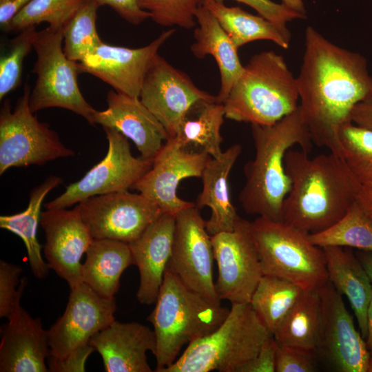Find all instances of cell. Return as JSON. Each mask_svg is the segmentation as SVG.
<instances>
[{"label": "cell", "instance_id": "4dcf8cb0", "mask_svg": "<svg viewBox=\"0 0 372 372\" xmlns=\"http://www.w3.org/2000/svg\"><path fill=\"white\" fill-rule=\"evenodd\" d=\"M304 291L283 278L263 275L249 303L273 335Z\"/></svg>", "mask_w": 372, "mask_h": 372}, {"label": "cell", "instance_id": "7dc6e473", "mask_svg": "<svg viewBox=\"0 0 372 372\" xmlns=\"http://www.w3.org/2000/svg\"><path fill=\"white\" fill-rule=\"evenodd\" d=\"M356 200L372 216V183L362 185Z\"/></svg>", "mask_w": 372, "mask_h": 372}, {"label": "cell", "instance_id": "836d02e7", "mask_svg": "<svg viewBox=\"0 0 372 372\" xmlns=\"http://www.w3.org/2000/svg\"><path fill=\"white\" fill-rule=\"evenodd\" d=\"M96 0H87L63 28V49L66 56L80 62L103 43L96 29Z\"/></svg>", "mask_w": 372, "mask_h": 372}, {"label": "cell", "instance_id": "e575fe53", "mask_svg": "<svg viewBox=\"0 0 372 372\" xmlns=\"http://www.w3.org/2000/svg\"><path fill=\"white\" fill-rule=\"evenodd\" d=\"M336 137L340 156L354 176L362 185L372 183V130L349 121Z\"/></svg>", "mask_w": 372, "mask_h": 372}, {"label": "cell", "instance_id": "7bdbcfd3", "mask_svg": "<svg viewBox=\"0 0 372 372\" xmlns=\"http://www.w3.org/2000/svg\"><path fill=\"white\" fill-rule=\"evenodd\" d=\"M278 344L273 335L263 344L258 354L245 364L239 372H274Z\"/></svg>", "mask_w": 372, "mask_h": 372}, {"label": "cell", "instance_id": "8d00e7d4", "mask_svg": "<svg viewBox=\"0 0 372 372\" xmlns=\"http://www.w3.org/2000/svg\"><path fill=\"white\" fill-rule=\"evenodd\" d=\"M37 32L36 26L19 30L8 41L0 58V100L21 85L25 58L34 49Z\"/></svg>", "mask_w": 372, "mask_h": 372}, {"label": "cell", "instance_id": "ba28073f", "mask_svg": "<svg viewBox=\"0 0 372 372\" xmlns=\"http://www.w3.org/2000/svg\"><path fill=\"white\" fill-rule=\"evenodd\" d=\"M37 55L32 72L37 79L29 105L35 113L39 110L59 107L83 117L94 125L96 110L85 99L77 83L81 74L79 63L69 59L63 49V28H46L37 32L34 43Z\"/></svg>", "mask_w": 372, "mask_h": 372}, {"label": "cell", "instance_id": "7402d4cb", "mask_svg": "<svg viewBox=\"0 0 372 372\" xmlns=\"http://www.w3.org/2000/svg\"><path fill=\"white\" fill-rule=\"evenodd\" d=\"M89 344L101 356L107 372H151L147 352L156 349L154 330L143 324L116 320L94 335Z\"/></svg>", "mask_w": 372, "mask_h": 372}, {"label": "cell", "instance_id": "44dd1931", "mask_svg": "<svg viewBox=\"0 0 372 372\" xmlns=\"http://www.w3.org/2000/svg\"><path fill=\"white\" fill-rule=\"evenodd\" d=\"M107 103L105 110L96 111L95 124L121 133L135 144L142 158L152 163L169 138L163 125L139 97L110 90Z\"/></svg>", "mask_w": 372, "mask_h": 372}, {"label": "cell", "instance_id": "8992f818", "mask_svg": "<svg viewBox=\"0 0 372 372\" xmlns=\"http://www.w3.org/2000/svg\"><path fill=\"white\" fill-rule=\"evenodd\" d=\"M271 335L250 303L231 304L218 329L187 345L163 372H239Z\"/></svg>", "mask_w": 372, "mask_h": 372}, {"label": "cell", "instance_id": "e0dca14e", "mask_svg": "<svg viewBox=\"0 0 372 372\" xmlns=\"http://www.w3.org/2000/svg\"><path fill=\"white\" fill-rule=\"evenodd\" d=\"M114 297L104 298L84 282L70 289L63 314L48 330L50 355L61 359L89 344L115 320Z\"/></svg>", "mask_w": 372, "mask_h": 372}, {"label": "cell", "instance_id": "603a6c76", "mask_svg": "<svg viewBox=\"0 0 372 372\" xmlns=\"http://www.w3.org/2000/svg\"><path fill=\"white\" fill-rule=\"evenodd\" d=\"M176 216L163 213L134 240L128 243L139 271L136 297L139 302L155 304L172 249Z\"/></svg>", "mask_w": 372, "mask_h": 372}, {"label": "cell", "instance_id": "f6af8a7d", "mask_svg": "<svg viewBox=\"0 0 372 372\" xmlns=\"http://www.w3.org/2000/svg\"><path fill=\"white\" fill-rule=\"evenodd\" d=\"M350 119L355 125L372 130V95L354 106Z\"/></svg>", "mask_w": 372, "mask_h": 372}, {"label": "cell", "instance_id": "d6986e66", "mask_svg": "<svg viewBox=\"0 0 372 372\" xmlns=\"http://www.w3.org/2000/svg\"><path fill=\"white\" fill-rule=\"evenodd\" d=\"M175 29L163 32L148 45L129 48L103 43L78 62L81 73L90 74L118 92L139 97L148 68L163 43Z\"/></svg>", "mask_w": 372, "mask_h": 372}, {"label": "cell", "instance_id": "3957f363", "mask_svg": "<svg viewBox=\"0 0 372 372\" xmlns=\"http://www.w3.org/2000/svg\"><path fill=\"white\" fill-rule=\"evenodd\" d=\"M255 156L244 167L245 184L238 199L243 210L276 221L282 220L284 200L291 189L285 167L293 145L310 153L313 142L300 107L271 125L251 124Z\"/></svg>", "mask_w": 372, "mask_h": 372}, {"label": "cell", "instance_id": "6da1fadb", "mask_svg": "<svg viewBox=\"0 0 372 372\" xmlns=\"http://www.w3.org/2000/svg\"><path fill=\"white\" fill-rule=\"evenodd\" d=\"M296 81L299 107L313 143L340 157L338 129L351 121L354 106L372 95V76L365 58L308 26Z\"/></svg>", "mask_w": 372, "mask_h": 372}, {"label": "cell", "instance_id": "ac0fdd59", "mask_svg": "<svg viewBox=\"0 0 372 372\" xmlns=\"http://www.w3.org/2000/svg\"><path fill=\"white\" fill-rule=\"evenodd\" d=\"M45 235L44 256L50 269L70 288L83 283L81 259L93 241L77 208L46 209L40 218Z\"/></svg>", "mask_w": 372, "mask_h": 372}, {"label": "cell", "instance_id": "d590c367", "mask_svg": "<svg viewBox=\"0 0 372 372\" xmlns=\"http://www.w3.org/2000/svg\"><path fill=\"white\" fill-rule=\"evenodd\" d=\"M87 0H31L12 19L6 32L21 30L42 22L63 28Z\"/></svg>", "mask_w": 372, "mask_h": 372}, {"label": "cell", "instance_id": "1f68e13d", "mask_svg": "<svg viewBox=\"0 0 372 372\" xmlns=\"http://www.w3.org/2000/svg\"><path fill=\"white\" fill-rule=\"evenodd\" d=\"M224 117L223 103L204 102L200 105L197 116L192 119L187 116L176 136L172 138L183 147H196L211 158H218L223 153L220 128Z\"/></svg>", "mask_w": 372, "mask_h": 372}, {"label": "cell", "instance_id": "ab89813d", "mask_svg": "<svg viewBox=\"0 0 372 372\" xmlns=\"http://www.w3.org/2000/svg\"><path fill=\"white\" fill-rule=\"evenodd\" d=\"M316 351L291 346L278 345L276 351V372H313L316 369Z\"/></svg>", "mask_w": 372, "mask_h": 372}, {"label": "cell", "instance_id": "7c38bea8", "mask_svg": "<svg viewBox=\"0 0 372 372\" xmlns=\"http://www.w3.org/2000/svg\"><path fill=\"white\" fill-rule=\"evenodd\" d=\"M139 99L174 138L191 110L216 96L199 89L187 74L157 54L144 78Z\"/></svg>", "mask_w": 372, "mask_h": 372}, {"label": "cell", "instance_id": "cb8c5ba5", "mask_svg": "<svg viewBox=\"0 0 372 372\" xmlns=\"http://www.w3.org/2000/svg\"><path fill=\"white\" fill-rule=\"evenodd\" d=\"M241 152L240 144L232 145L219 157H211L202 173L203 189L195 205L198 209L210 208L211 216L206 221L210 236L232 231L240 217L231 200L228 179Z\"/></svg>", "mask_w": 372, "mask_h": 372}, {"label": "cell", "instance_id": "30bf717a", "mask_svg": "<svg viewBox=\"0 0 372 372\" xmlns=\"http://www.w3.org/2000/svg\"><path fill=\"white\" fill-rule=\"evenodd\" d=\"M103 128L108 141L105 156L61 195L44 204L46 209H65L92 196L127 191L151 168L152 162L132 155L127 137Z\"/></svg>", "mask_w": 372, "mask_h": 372}, {"label": "cell", "instance_id": "74e56055", "mask_svg": "<svg viewBox=\"0 0 372 372\" xmlns=\"http://www.w3.org/2000/svg\"><path fill=\"white\" fill-rule=\"evenodd\" d=\"M205 0H137L140 8L157 24L190 29L196 25V14Z\"/></svg>", "mask_w": 372, "mask_h": 372}, {"label": "cell", "instance_id": "f907efd6", "mask_svg": "<svg viewBox=\"0 0 372 372\" xmlns=\"http://www.w3.org/2000/svg\"><path fill=\"white\" fill-rule=\"evenodd\" d=\"M282 4L289 8L305 15V9L302 0H282Z\"/></svg>", "mask_w": 372, "mask_h": 372}, {"label": "cell", "instance_id": "484cf974", "mask_svg": "<svg viewBox=\"0 0 372 372\" xmlns=\"http://www.w3.org/2000/svg\"><path fill=\"white\" fill-rule=\"evenodd\" d=\"M328 280L347 296L357 319L361 335L367 336V311L372 297V282L361 262L349 249L322 247Z\"/></svg>", "mask_w": 372, "mask_h": 372}, {"label": "cell", "instance_id": "2e32d148", "mask_svg": "<svg viewBox=\"0 0 372 372\" xmlns=\"http://www.w3.org/2000/svg\"><path fill=\"white\" fill-rule=\"evenodd\" d=\"M211 156L205 152H193L168 138L157 154L151 168L133 185L163 213L176 216L195 203L180 198L177 187L187 178H200Z\"/></svg>", "mask_w": 372, "mask_h": 372}, {"label": "cell", "instance_id": "9c48e42d", "mask_svg": "<svg viewBox=\"0 0 372 372\" xmlns=\"http://www.w3.org/2000/svg\"><path fill=\"white\" fill-rule=\"evenodd\" d=\"M30 92L25 83L13 111L10 100L3 101L0 111V175L10 167L42 165L75 154L63 145L56 132L31 111Z\"/></svg>", "mask_w": 372, "mask_h": 372}, {"label": "cell", "instance_id": "f35d334b", "mask_svg": "<svg viewBox=\"0 0 372 372\" xmlns=\"http://www.w3.org/2000/svg\"><path fill=\"white\" fill-rule=\"evenodd\" d=\"M22 268L17 265L0 260V316L8 318L14 306L20 301L27 284L26 278L21 280Z\"/></svg>", "mask_w": 372, "mask_h": 372}, {"label": "cell", "instance_id": "83f0119b", "mask_svg": "<svg viewBox=\"0 0 372 372\" xmlns=\"http://www.w3.org/2000/svg\"><path fill=\"white\" fill-rule=\"evenodd\" d=\"M203 5L216 17L237 49L257 40H269L284 49L289 46L291 34L287 27L224 3L205 0Z\"/></svg>", "mask_w": 372, "mask_h": 372}, {"label": "cell", "instance_id": "f546056e", "mask_svg": "<svg viewBox=\"0 0 372 372\" xmlns=\"http://www.w3.org/2000/svg\"><path fill=\"white\" fill-rule=\"evenodd\" d=\"M320 328V302L316 289L304 290L273 334L278 345L316 351Z\"/></svg>", "mask_w": 372, "mask_h": 372}, {"label": "cell", "instance_id": "52a82bcc", "mask_svg": "<svg viewBox=\"0 0 372 372\" xmlns=\"http://www.w3.org/2000/svg\"><path fill=\"white\" fill-rule=\"evenodd\" d=\"M250 228L263 275L283 278L304 290L318 289L328 280L323 249L309 234L262 217L250 222Z\"/></svg>", "mask_w": 372, "mask_h": 372}, {"label": "cell", "instance_id": "c3c4849f", "mask_svg": "<svg viewBox=\"0 0 372 372\" xmlns=\"http://www.w3.org/2000/svg\"><path fill=\"white\" fill-rule=\"evenodd\" d=\"M366 344L369 355H372V297L367 311V336Z\"/></svg>", "mask_w": 372, "mask_h": 372}, {"label": "cell", "instance_id": "277c9868", "mask_svg": "<svg viewBox=\"0 0 372 372\" xmlns=\"http://www.w3.org/2000/svg\"><path fill=\"white\" fill-rule=\"evenodd\" d=\"M229 311L188 288L167 267L155 307L147 318L156 335L154 371L163 372L177 360L185 345L218 329Z\"/></svg>", "mask_w": 372, "mask_h": 372}, {"label": "cell", "instance_id": "bcb514c9", "mask_svg": "<svg viewBox=\"0 0 372 372\" xmlns=\"http://www.w3.org/2000/svg\"><path fill=\"white\" fill-rule=\"evenodd\" d=\"M31 0H0V27L6 32L15 15Z\"/></svg>", "mask_w": 372, "mask_h": 372}, {"label": "cell", "instance_id": "9a60e30c", "mask_svg": "<svg viewBox=\"0 0 372 372\" xmlns=\"http://www.w3.org/2000/svg\"><path fill=\"white\" fill-rule=\"evenodd\" d=\"M320 328L318 351L341 372H367L369 352L342 294L328 280L318 289Z\"/></svg>", "mask_w": 372, "mask_h": 372}, {"label": "cell", "instance_id": "681fc988", "mask_svg": "<svg viewBox=\"0 0 372 372\" xmlns=\"http://www.w3.org/2000/svg\"><path fill=\"white\" fill-rule=\"evenodd\" d=\"M367 272L372 282V253L364 251L357 256Z\"/></svg>", "mask_w": 372, "mask_h": 372}, {"label": "cell", "instance_id": "ffe728a7", "mask_svg": "<svg viewBox=\"0 0 372 372\" xmlns=\"http://www.w3.org/2000/svg\"><path fill=\"white\" fill-rule=\"evenodd\" d=\"M8 322L1 329V372H47L50 354L48 331L39 318H32L21 305L14 306Z\"/></svg>", "mask_w": 372, "mask_h": 372}, {"label": "cell", "instance_id": "5b68a950", "mask_svg": "<svg viewBox=\"0 0 372 372\" xmlns=\"http://www.w3.org/2000/svg\"><path fill=\"white\" fill-rule=\"evenodd\" d=\"M296 78L284 57L272 50L254 54L223 102L225 117L271 125L298 107Z\"/></svg>", "mask_w": 372, "mask_h": 372}, {"label": "cell", "instance_id": "4fadbf2b", "mask_svg": "<svg viewBox=\"0 0 372 372\" xmlns=\"http://www.w3.org/2000/svg\"><path fill=\"white\" fill-rule=\"evenodd\" d=\"M76 207L93 239L127 243L136 239L163 213L141 193L128 190L92 196Z\"/></svg>", "mask_w": 372, "mask_h": 372}, {"label": "cell", "instance_id": "7a4b0ae2", "mask_svg": "<svg viewBox=\"0 0 372 372\" xmlns=\"http://www.w3.org/2000/svg\"><path fill=\"white\" fill-rule=\"evenodd\" d=\"M309 154L302 149L286 153L285 167L291 185L283 203L282 221L313 234L346 214L362 184L335 154L312 158Z\"/></svg>", "mask_w": 372, "mask_h": 372}, {"label": "cell", "instance_id": "4316f807", "mask_svg": "<svg viewBox=\"0 0 372 372\" xmlns=\"http://www.w3.org/2000/svg\"><path fill=\"white\" fill-rule=\"evenodd\" d=\"M82 264L83 282L102 297L114 298L123 272L134 265L129 244L112 239H94Z\"/></svg>", "mask_w": 372, "mask_h": 372}, {"label": "cell", "instance_id": "8fae6325", "mask_svg": "<svg viewBox=\"0 0 372 372\" xmlns=\"http://www.w3.org/2000/svg\"><path fill=\"white\" fill-rule=\"evenodd\" d=\"M211 236L218 266L215 287L219 299L231 304L249 303L263 276L250 221L239 217L232 231Z\"/></svg>", "mask_w": 372, "mask_h": 372}, {"label": "cell", "instance_id": "60d3db41", "mask_svg": "<svg viewBox=\"0 0 372 372\" xmlns=\"http://www.w3.org/2000/svg\"><path fill=\"white\" fill-rule=\"evenodd\" d=\"M223 3L225 0H211ZM254 8L260 16L281 26L287 27V23L296 19H304L305 15L298 13L284 4L276 3L271 0H236Z\"/></svg>", "mask_w": 372, "mask_h": 372}, {"label": "cell", "instance_id": "5bb4252c", "mask_svg": "<svg viewBox=\"0 0 372 372\" xmlns=\"http://www.w3.org/2000/svg\"><path fill=\"white\" fill-rule=\"evenodd\" d=\"M214 260L211 236L195 206L176 216L171 257L167 267L188 288L220 304L213 278Z\"/></svg>", "mask_w": 372, "mask_h": 372}, {"label": "cell", "instance_id": "ee69618b", "mask_svg": "<svg viewBox=\"0 0 372 372\" xmlns=\"http://www.w3.org/2000/svg\"><path fill=\"white\" fill-rule=\"evenodd\" d=\"M100 6H108L121 17L133 25H138L150 18L148 12L141 9L137 0H96Z\"/></svg>", "mask_w": 372, "mask_h": 372}, {"label": "cell", "instance_id": "d4e9b609", "mask_svg": "<svg viewBox=\"0 0 372 372\" xmlns=\"http://www.w3.org/2000/svg\"><path fill=\"white\" fill-rule=\"evenodd\" d=\"M198 26L194 30V42L190 50L198 59L211 55L220 74V88L216 96L218 103H223L240 76L244 66L235 47L213 13L204 5L196 12Z\"/></svg>", "mask_w": 372, "mask_h": 372}, {"label": "cell", "instance_id": "d6a6232c", "mask_svg": "<svg viewBox=\"0 0 372 372\" xmlns=\"http://www.w3.org/2000/svg\"><path fill=\"white\" fill-rule=\"evenodd\" d=\"M311 241L322 248H357L372 253V216L357 200L346 214L327 229L309 234Z\"/></svg>", "mask_w": 372, "mask_h": 372}, {"label": "cell", "instance_id": "f1b7e54d", "mask_svg": "<svg viewBox=\"0 0 372 372\" xmlns=\"http://www.w3.org/2000/svg\"><path fill=\"white\" fill-rule=\"evenodd\" d=\"M63 183L61 178L50 175L30 193L27 208L22 212L0 216V227L20 237L27 250L30 269L34 276L43 279L48 276L50 267L41 256V245L37 239L41 208L46 195Z\"/></svg>", "mask_w": 372, "mask_h": 372}, {"label": "cell", "instance_id": "b9f144b4", "mask_svg": "<svg viewBox=\"0 0 372 372\" xmlns=\"http://www.w3.org/2000/svg\"><path fill=\"white\" fill-rule=\"evenodd\" d=\"M94 351L93 347L87 344L61 359L49 355L47 358L48 371L52 372H83L85 371L86 360Z\"/></svg>", "mask_w": 372, "mask_h": 372}]
</instances>
